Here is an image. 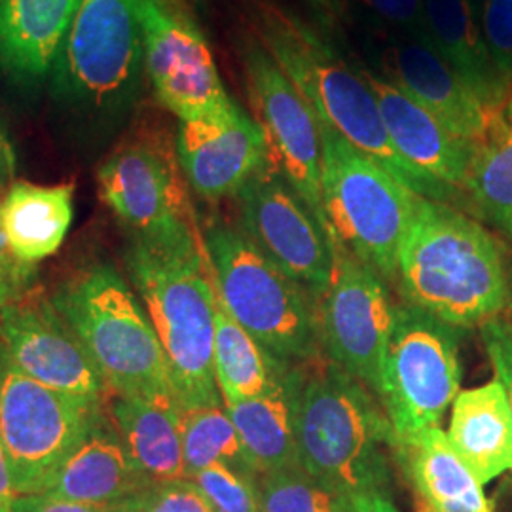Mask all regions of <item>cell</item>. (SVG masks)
<instances>
[{
  "label": "cell",
  "mask_w": 512,
  "mask_h": 512,
  "mask_svg": "<svg viewBox=\"0 0 512 512\" xmlns=\"http://www.w3.org/2000/svg\"><path fill=\"white\" fill-rule=\"evenodd\" d=\"M50 298L112 397L175 401L164 349L147 310L110 264L73 275Z\"/></svg>",
  "instance_id": "cell-5"
},
{
  "label": "cell",
  "mask_w": 512,
  "mask_h": 512,
  "mask_svg": "<svg viewBox=\"0 0 512 512\" xmlns=\"http://www.w3.org/2000/svg\"><path fill=\"white\" fill-rule=\"evenodd\" d=\"M423 6L433 48L482 105L494 112L511 84L495 67L475 0H423Z\"/></svg>",
  "instance_id": "cell-25"
},
{
  "label": "cell",
  "mask_w": 512,
  "mask_h": 512,
  "mask_svg": "<svg viewBox=\"0 0 512 512\" xmlns=\"http://www.w3.org/2000/svg\"><path fill=\"white\" fill-rule=\"evenodd\" d=\"M480 338L488 359L494 368L495 380H499L511 401L512 408V319L495 317L480 327Z\"/></svg>",
  "instance_id": "cell-36"
},
{
  "label": "cell",
  "mask_w": 512,
  "mask_h": 512,
  "mask_svg": "<svg viewBox=\"0 0 512 512\" xmlns=\"http://www.w3.org/2000/svg\"><path fill=\"white\" fill-rule=\"evenodd\" d=\"M306 366L289 363L268 393L239 403H224L258 476L302 467L298 414Z\"/></svg>",
  "instance_id": "cell-20"
},
{
  "label": "cell",
  "mask_w": 512,
  "mask_h": 512,
  "mask_svg": "<svg viewBox=\"0 0 512 512\" xmlns=\"http://www.w3.org/2000/svg\"><path fill=\"white\" fill-rule=\"evenodd\" d=\"M16 173V154L10 143V137L0 122V194H4L14 181Z\"/></svg>",
  "instance_id": "cell-39"
},
{
  "label": "cell",
  "mask_w": 512,
  "mask_h": 512,
  "mask_svg": "<svg viewBox=\"0 0 512 512\" xmlns=\"http://www.w3.org/2000/svg\"><path fill=\"white\" fill-rule=\"evenodd\" d=\"M145 71L156 99L179 122L226 114L228 95L213 52L196 21L169 0H139Z\"/></svg>",
  "instance_id": "cell-14"
},
{
  "label": "cell",
  "mask_w": 512,
  "mask_h": 512,
  "mask_svg": "<svg viewBox=\"0 0 512 512\" xmlns=\"http://www.w3.org/2000/svg\"><path fill=\"white\" fill-rule=\"evenodd\" d=\"M509 241H511L512 245V238H509ZM509 285H511V302H509V310L512 311V258L511 262H509Z\"/></svg>",
  "instance_id": "cell-43"
},
{
  "label": "cell",
  "mask_w": 512,
  "mask_h": 512,
  "mask_svg": "<svg viewBox=\"0 0 512 512\" xmlns=\"http://www.w3.org/2000/svg\"><path fill=\"white\" fill-rule=\"evenodd\" d=\"M183 177L175 147L147 135L110 154L97 183L103 202L131 238L173 243L200 238Z\"/></svg>",
  "instance_id": "cell-12"
},
{
  "label": "cell",
  "mask_w": 512,
  "mask_h": 512,
  "mask_svg": "<svg viewBox=\"0 0 512 512\" xmlns=\"http://www.w3.org/2000/svg\"><path fill=\"white\" fill-rule=\"evenodd\" d=\"M480 23L497 71L512 84V0H480Z\"/></svg>",
  "instance_id": "cell-34"
},
{
  "label": "cell",
  "mask_w": 512,
  "mask_h": 512,
  "mask_svg": "<svg viewBox=\"0 0 512 512\" xmlns=\"http://www.w3.org/2000/svg\"><path fill=\"white\" fill-rule=\"evenodd\" d=\"M311 8L323 18V21L330 27H338L344 18H346V10H344V0H306Z\"/></svg>",
  "instance_id": "cell-42"
},
{
  "label": "cell",
  "mask_w": 512,
  "mask_h": 512,
  "mask_svg": "<svg viewBox=\"0 0 512 512\" xmlns=\"http://www.w3.org/2000/svg\"><path fill=\"white\" fill-rule=\"evenodd\" d=\"M78 0H0V71L23 86L54 73Z\"/></svg>",
  "instance_id": "cell-22"
},
{
  "label": "cell",
  "mask_w": 512,
  "mask_h": 512,
  "mask_svg": "<svg viewBox=\"0 0 512 512\" xmlns=\"http://www.w3.org/2000/svg\"><path fill=\"white\" fill-rule=\"evenodd\" d=\"M203 245L222 306L262 348L294 365L327 359L317 302L253 239L236 226L213 224Z\"/></svg>",
  "instance_id": "cell-6"
},
{
  "label": "cell",
  "mask_w": 512,
  "mask_h": 512,
  "mask_svg": "<svg viewBox=\"0 0 512 512\" xmlns=\"http://www.w3.org/2000/svg\"><path fill=\"white\" fill-rule=\"evenodd\" d=\"M346 512H401L389 499V495H355L346 499Z\"/></svg>",
  "instance_id": "cell-40"
},
{
  "label": "cell",
  "mask_w": 512,
  "mask_h": 512,
  "mask_svg": "<svg viewBox=\"0 0 512 512\" xmlns=\"http://www.w3.org/2000/svg\"><path fill=\"white\" fill-rule=\"evenodd\" d=\"M16 497L18 494L14 490L8 459H6L2 442H0V512H14Z\"/></svg>",
  "instance_id": "cell-41"
},
{
  "label": "cell",
  "mask_w": 512,
  "mask_h": 512,
  "mask_svg": "<svg viewBox=\"0 0 512 512\" xmlns=\"http://www.w3.org/2000/svg\"><path fill=\"white\" fill-rule=\"evenodd\" d=\"M0 348L38 384L109 403L112 393L52 298L27 291L0 310Z\"/></svg>",
  "instance_id": "cell-16"
},
{
  "label": "cell",
  "mask_w": 512,
  "mask_h": 512,
  "mask_svg": "<svg viewBox=\"0 0 512 512\" xmlns=\"http://www.w3.org/2000/svg\"><path fill=\"white\" fill-rule=\"evenodd\" d=\"M109 412L131 458L150 482L186 478L179 404L110 397Z\"/></svg>",
  "instance_id": "cell-27"
},
{
  "label": "cell",
  "mask_w": 512,
  "mask_h": 512,
  "mask_svg": "<svg viewBox=\"0 0 512 512\" xmlns=\"http://www.w3.org/2000/svg\"><path fill=\"white\" fill-rule=\"evenodd\" d=\"M446 437L484 486L512 471V408L499 380L459 391Z\"/></svg>",
  "instance_id": "cell-24"
},
{
  "label": "cell",
  "mask_w": 512,
  "mask_h": 512,
  "mask_svg": "<svg viewBox=\"0 0 512 512\" xmlns=\"http://www.w3.org/2000/svg\"><path fill=\"white\" fill-rule=\"evenodd\" d=\"M145 71L139 0H78L55 61L52 86L61 101L90 112H120Z\"/></svg>",
  "instance_id": "cell-9"
},
{
  "label": "cell",
  "mask_w": 512,
  "mask_h": 512,
  "mask_svg": "<svg viewBox=\"0 0 512 512\" xmlns=\"http://www.w3.org/2000/svg\"><path fill=\"white\" fill-rule=\"evenodd\" d=\"M404 302L456 329H475L509 310L505 247L452 203L418 196L399 251Z\"/></svg>",
  "instance_id": "cell-2"
},
{
  "label": "cell",
  "mask_w": 512,
  "mask_h": 512,
  "mask_svg": "<svg viewBox=\"0 0 512 512\" xmlns=\"http://www.w3.org/2000/svg\"><path fill=\"white\" fill-rule=\"evenodd\" d=\"M262 512H346V499L330 492L302 467L258 476Z\"/></svg>",
  "instance_id": "cell-31"
},
{
  "label": "cell",
  "mask_w": 512,
  "mask_h": 512,
  "mask_svg": "<svg viewBox=\"0 0 512 512\" xmlns=\"http://www.w3.org/2000/svg\"><path fill=\"white\" fill-rule=\"evenodd\" d=\"M236 198L241 230L319 306L334 270L329 230L272 162L262 167Z\"/></svg>",
  "instance_id": "cell-15"
},
{
  "label": "cell",
  "mask_w": 512,
  "mask_h": 512,
  "mask_svg": "<svg viewBox=\"0 0 512 512\" xmlns=\"http://www.w3.org/2000/svg\"><path fill=\"white\" fill-rule=\"evenodd\" d=\"M247 33L270 54L302 93L321 124L389 171L418 196L463 209L458 190L408 164L393 147L359 65L353 67L329 38L279 0H243Z\"/></svg>",
  "instance_id": "cell-1"
},
{
  "label": "cell",
  "mask_w": 512,
  "mask_h": 512,
  "mask_svg": "<svg viewBox=\"0 0 512 512\" xmlns=\"http://www.w3.org/2000/svg\"><path fill=\"white\" fill-rule=\"evenodd\" d=\"M175 150L186 183L209 202L238 196L270 164L264 131L239 105L226 114L179 122Z\"/></svg>",
  "instance_id": "cell-17"
},
{
  "label": "cell",
  "mask_w": 512,
  "mask_h": 512,
  "mask_svg": "<svg viewBox=\"0 0 512 512\" xmlns=\"http://www.w3.org/2000/svg\"><path fill=\"white\" fill-rule=\"evenodd\" d=\"M376 97L387 135L408 164L431 179L458 190L463 186L475 156V143L452 133L420 103L389 84L382 76L359 65ZM465 207V202H463Z\"/></svg>",
  "instance_id": "cell-19"
},
{
  "label": "cell",
  "mask_w": 512,
  "mask_h": 512,
  "mask_svg": "<svg viewBox=\"0 0 512 512\" xmlns=\"http://www.w3.org/2000/svg\"><path fill=\"white\" fill-rule=\"evenodd\" d=\"M148 484L152 482L131 458L109 412L76 448L46 494L78 503L112 505Z\"/></svg>",
  "instance_id": "cell-23"
},
{
  "label": "cell",
  "mask_w": 512,
  "mask_h": 512,
  "mask_svg": "<svg viewBox=\"0 0 512 512\" xmlns=\"http://www.w3.org/2000/svg\"><path fill=\"white\" fill-rule=\"evenodd\" d=\"M126 268L164 349L181 410L222 406L215 378L217 287L202 238H131Z\"/></svg>",
  "instance_id": "cell-3"
},
{
  "label": "cell",
  "mask_w": 512,
  "mask_h": 512,
  "mask_svg": "<svg viewBox=\"0 0 512 512\" xmlns=\"http://www.w3.org/2000/svg\"><path fill=\"white\" fill-rule=\"evenodd\" d=\"M393 429L365 384L323 359L306 366L298 414L302 469L342 497L384 494Z\"/></svg>",
  "instance_id": "cell-4"
},
{
  "label": "cell",
  "mask_w": 512,
  "mask_h": 512,
  "mask_svg": "<svg viewBox=\"0 0 512 512\" xmlns=\"http://www.w3.org/2000/svg\"><path fill=\"white\" fill-rule=\"evenodd\" d=\"M112 512H215L198 486L183 478L152 482L147 488L112 503Z\"/></svg>",
  "instance_id": "cell-33"
},
{
  "label": "cell",
  "mask_w": 512,
  "mask_h": 512,
  "mask_svg": "<svg viewBox=\"0 0 512 512\" xmlns=\"http://www.w3.org/2000/svg\"><path fill=\"white\" fill-rule=\"evenodd\" d=\"M215 378L224 403H239L268 393L289 365L262 348L234 321L217 294L215 311Z\"/></svg>",
  "instance_id": "cell-29"
},
{
  "label": "cell",
  "mask_w": 512,
  "mask_h": 512,
  "mask_svg": "<svg viewBox=\"0 0 512 512\" xmlns=\"http://www.w3.org/2000/svg\"><path fill=\"white\" fill-rule=\"evenodd\" d=\"M458 330L404 302L385 355L380 403L395 440L439 427L461 384Z\"/></svg>",
  "instance_id": "cell-10"
},
{
  "label": "cell",
  "mask_w": 512,
  "mask_h": 512,
  "mask_svg": "<svg viewBox=\"0 0 512 512\" xmlns=\"http://www.w3.org/2000/svg\"><path fill=\"white\" fill-rule=\"evenodd\" d=\"M467 213L512 238V84L476 145L463 186Z\"/></svg>",
  "instance_id": "cell-28"
},
{
  "label": "cell",
  "mask_w": 512,
  "mask_h": 512,
  "mask_svg": "<svg viewBox=\"0 0 512 512\" xmlns=\"http://www.w3.org/2000/svg\"><path fill=\"white\" fill-rule=\"evenodd\" d=\"M245 90L270 162L329 230L323 213V129L315 110L255 37L239 42Z\"/></svg>",
  "instance_id": "cell-11"
},
{
  "label": "cell",
  "mask_w": 512,
  "mask_h": 512,
  "mask_svg": "<svg viewBox=\"0 0 512 512\" xmlns=\"http://www.w3.org/2000/svg\"><path fill=\"white\" fill-rule=\"evenodd\" d=\"M107 414L109 403L74 397L25 376L0 348V442L16 494H46Z\"/></svg>",
  "instance_id": "cell-8"
},
{
  "label": "cell",
  "mask_w": 512,
  "mask_h": 512,
  "mask_svg": "<svg viewBox=\"0 0 512 512\" xmlns=\"http://www.w3.org/2000/svg\"><path fill=\"white\" fill-rule=\"evenodd\" d=\"M330 241L334 270L329 289L319 302L323 351L330 363L378 395L395 323V306L384 279L351 255L332 234Z\"/></svg>",
  "instance_id": "cell-13"
},
{
  "label": "cell",
  "mask_w": 512,
  "mask_h": 512,
  "mask_svg": "<svg viewBox=\"0 0 512 512\" xmlns=\"http://www.w3.org/2000/svg\"><path fill=\"white\" fill-rule=\"evenodd\" d=\"M37 266L21 262L14 255L0 230V310L33 289Z\"/></svg>",
  "instance_id": "cell-37"
},
{
  "label": "cell",
  "mask_w": 512,
  "mask_h": 512,
  "mask_svg": "<svg viewBox=\"0 0 512 512\" xmlns=\"http://www.w3.org/2000/svg\"><path fill=\"white\" fill-rule=\"evenodd\" d=\"M14 512H112V505H90L50 494L18 495Z\"/></svg>",
  "instance_id": "cell-38"
},
{
  "label": "cell",
  "mask_w": 512,
  "mask_h": 512,
  "mask_svg": "<svg viewBox=\"0 0 512 512\" xmlns=\"http://www.w3.org/2000/svg\"><path fill=\"white\" fill-rule=\"evenodd\" d=\"M73 184L12 183L0 198V230L21 262L37 266L61 247L73 222Z\"/></svg>",
  "instance_id": "cell-26"
},
{
  "label": "cell",
  "mask_w": 512,
  "mask_h": 512,
  "mask_svg": "<svg viewBox=\"0 0 512 512\" xmlns=\"http://www.w3.org/2000/svg\"><path fill=\"white\" fill-rule=\"evenodd\" d=\"M188 480L198 486L215 512H262L258 480L239 475L226 465L215 463Z\"/></svg>",
  "instance_id": "cell-32"
},
{
  "label": "cell",
  "mask_w": 512,
  "mask_h": 512,
  "mask_svg": "<svg viewBox=\"0 0 512 512\" xmlns=\"http://www.w3.org/2000/svg\"><path fill=\"white\" fill-rule=\"evenodd\" d=\"M323 129V213L329 232L384 281L397 285L399 251L418 194L382 165Z\"/></svg>",
  "instance_id": "cell-7"
},
{
  "label": "cell",
  "mask_w": 512,
  "mask_h": 512,
  "mask_svg": "<svg viewBox=\"0 0 512 512\" xmlns=\"http://www.w3.org/2000/svg\"><path fill=\"white\" fill-rule=\"evenodd\" d=\"M361 2L365 4L372 16L380 19L395 35L431 44L423 0H361Z\"/></svg>",
  "instance_id": "cell-35"
},
{
  "label": "cell",
  "mask_w": 512,
  "mask_h": 512,
  "mask_svg": "<svg viewBox=\"0 0 512 512\" xmlns=\"http://www.w3.org/2000/svg\"><path fill=\"white\" fill-rule=\"evenodd\" d=\"M183 454L186 478L220 463L239 475L258 480V473L247 456L234 421L224 404L194 410H181Z\"/></svg>",
  "instance_id": "cell-30"
},
{
  "label": "cell",
  "mask_w": 512,
  "mask_h": 512,
  "mask_svg": "<svg viewBox=\"0 0 512 512\" xmlns=\"http://www.w3.org/2000/svg\"><path fill=\"white\" fill-rule=\"evenodd\" d=\"M382 78L429 110L452 133L478 145L492 112L440 57L433 44L391 33L374 54Z\"/></svg>",
  "instance_id": "cell-18"
},
{
  "label": "cell",
  "mask_w": 512,
  "mask_h": 512,
  "mask_svg": "<svg viewBox=\"0 0 512 512\" xmlns=\"http://www.w3.org/2000/svg\"><path fill=\"white\" fill-rule=\"evenodd\" d=\"M421 512H494L482 484L440 427L393 442Z\"/></svg>",
  "instance_id": "cell-21"
}]
</instances>
